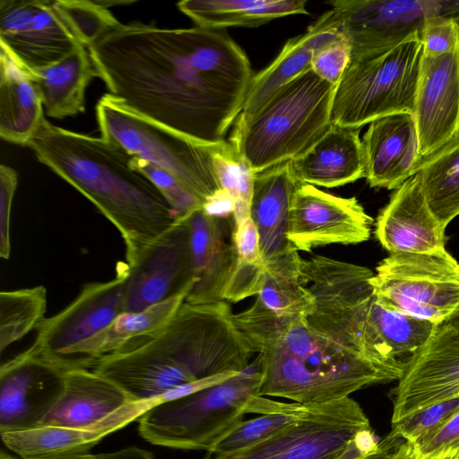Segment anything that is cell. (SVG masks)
<instances>
[{
  "label": "cell",
  "mask_w": 459,
  "mask_h": 459,
  "mask_svg": "<svg viewBox=\"0 0 459 459\" xmlns=\"http://www.w3.org/2000/svg\"><path fill=\"white\" fill-rule=\"evenodd\" d=\"M18 174L4 164L0 165V256L9 259L11 254V213Z\"/></svg>",
  "instance_id": "43"
},
{
  "label": "cell",
  "mask_w": 459,
  "mask_h": 459,
  "mask_svg": "<svg viewBox=\"0 0 459 459\" xmlns=\"http://www.w3.org/2000/svg\"><path fill=\"white\" fill-rule=\"evenodd\" d=\"M459 459V458H458Z\"/></svg>",
  "instance_id": "49"
},
{
  "label": "cell",
  "mask_w": 459,
  "mask_h": 459,
  "mask_svg": "<svg viewBox=\"0 0 459 459\" xmlns=\"http://www.w3.org/2000/svg\"><path fill=\"white\" fill-rule=\"evenodd\" d=\"M213 167L221 188L234 201L235 224L243 222L250 218L254 174L226 140L213 152Z\"/></svg>",
  "instance_id": "37"
},
{
  "label": "cell",
  "mask_w": 459,
  "mask_h": 459,
  "mask_svg": "<svg viewBox=\"0 0 459 459\" xmlns=\"http://www.w3.org/2000/svg\"><path fill=\"white\" fill-rule=\"evenodd\" d=\"M459 451V412L436 430L412 442L401 441L391 459H437Z\"/></svg>",
  "instance_id": "38"
},
{
  "label": "cell",
  "mask_w": 459,
  "mask_h": 459,
  "mask_svg": "<svg viewBox=\"0 0 459 459\" xmlns=\"http://www.w3.org/2000/svg\"><path fill=\"white\" fill-rule=\"evenodd\" d=\"M126 425L117 422L96 429L40 425L0 435L5 447L22 459H78L91 454L105 437Z\"/></svg>",
  "instance_id": "29"
},
{
  "label": "cell",
  "mask_w": 459,
  "mask_h": 459,
  "mask_svg": "<svg viewBox=\"0 0 459 459\" xmlns=\"http://www.w3.org/2000/svg\"><path fill=\"white\" fill-rule=\"evenodd\" d=\"M136 167L158 187L171 206L177 221L203 208V202L176 178L162 169L134 157Z\"/></svg>",
  "instance_id": "40"
},
{
  "label": "cell",
  "mask_w": 459,
  "mask_h": 459,
  "mask_svg": "<svg viewBox=\"0 0 459 459\" xmlns=\"http://www.w3.org/2000/svg\"><path fill=\"white\" fill-rule=\"evenodd\" d=\"M309 406L261 395L253 408V413L260 416L240 421L206 452L204 458L223 459L249 450L297 423Z\"/></svg>",
  "instance_id": "32"
},
{
  "label": "cell",
  "mask_w": 459,
  "mask_h": 459,
  "mask_svg": "<svg viewBox=\"0 0 459 459\" xmlns=\"http://www.w3.org/2000/svg\"><path fill=\"white\" fill-rule=\"evenodd\" d=\"M305 184L336 187L365 178L366 161L359 129L332 126L304 153L291 160Z\"/></svg>",
  "instance_id": "25"
},
{
  "label": "cell",
  "mask_w": 459,
  "mask_h": 459,
  "mask_svg": "<svg viewBox=\"0 0 459 459\" xmlns=\"http://www.w3.org/2000/svg\"><path fill=\"white\" fill-rule=\"evenodd\" d=\"M261 382L256 357L222 382L152 405L138 419V432L154 446L208 452L243 420Z\"/></svg>",
  "instance_id": "6"
},
{
  "label": "cell",
  "mask_w": 459,
  "mask_h": 459,
  "mask_svg": "<svg viewBox=\"0 0 459 459\" xmlns=\"http://www.w3.org/2000/svg\"><path fill=\"white\" fill-rule=\"evenodd\" d=\"M370 283L386 308L436 325L459 316V263L441 248L390 255Z\"/></svg>",
  "instance_id": "9"
},
{
  "label": "cell",
  "mask_w": 459,
  "mask_h": 459,
  "mask_svg": "<svg viewBox=\"0 0 459 459\" xmlns=\"http://www.w3.org/2000/svg\"><path fill=\"white\" fill-rule=\"evenodd\" d=\"M420 38L424 54L447 53L459 43V22L447 18L430 20L420 30Z\"/></svg>",
  "instance_id": "42"
},
{
  "label": "cell",
  "mask_w": 459,
  "mask_h": 459,
  "mask_svg": "<svg viewBox=\"0 0 459 459\" xmlns=\"http://www.w3.org/2000/svg\"><path fill=\"white\" fill-rule=\"evenodd\" d=\"M423 46L420 32L350 60L333 98V125L359 129L398 113L412 114Z\"/></svg>",
  "instance_id": "7"
},
{
  "label": "cell",
  "mask_w": 459,
  "mask_h": 459,
  "mask_svg": "<svg viewBox=\"0 0 459 459\" xmlns=\"http://www.w3.org/2000/svg\"><path fill=\"white\" fill-rule=\"evenodd\" d=\"M40 93L29 72L0 50V137L26 146L44 116Z\"/></svg>",
  "instance_id": "28"
},
{
  "label": "cell",
  "mask_w": 459,
  "mask_h": 459,
  "mask_svg": "<svg viewBox=\"0 0 459 459\" xmlns=\"http://www.w3.org/2000/svg\"><path fill=\"white\" fill-rule=\"evenodd\" d=\"M187 294H178L142 311L121 314L108 327L73 348L63 363L74 368H92L103 358L143 344L166 325Z\"/></svg>",
  "instance_id": "24"
},
{
  "label": "cell",
  "mask_w": 459,
  "mask_h": 459,
  "mask_svg": "<svg viewBox=\"0 0 459 459\" xmlns=\"http://www.w3.org/2000/svg\"><path fill=\"white\" fill-rule=\"evenodd\" d=\"M96 118L102 137L167 171L203 204L222 191L213 167V152L221 143L195 142L133 112L108 93L97 103Z\"/></svg>",
  "instance_id": "8"
},
{
  "label": "cell",
  "mask_w": 459,
  "mask_h": 459,
  "mask_svg": "<svg viewBox=\"0 0 459 459\" xmlns=\"http://www.w3.org/2000/svg\"><path fill=\"white\" fill-rule=\"evenodd\" d=\"M48 0H1L0 48L27 71L63 59L80 43Z\"/></svg>",
  "instance_id": "17"
},
{
  "label": "cell",
  "mask_w": 459,
  "mask_h": 459,
  "mask_svg": "<svg viewBox=\"0 0 459 459\" xmlns=\"http://www.w3.org/2000/svg\"><path fill=\"white\" fill-rule=\"evenodd\" d=\"M187 220L195 282L185 302L204 304L223 300L237 262L233 215L212 216L202 208Z\"/></svg>",
  "instance_id": "21"
},
{
  "label": "cell",
  "mask_w": 459,
  "mask_h": 459,
  "mask_svg": "<svg viewBox=\"0 0 459 459\" xmlns=\"http://www.w3.org/2000/svg\"><path fill=\"white\" fill-rule=\"evenodd\" d=\"M234 241L237 262L224 290L223 300L238 302L259 293L266 268L260 252L257 230L251 218L235 224Z\"/></svg>",
  "instance_id": "35"
},
{
  "label": "cell",
  "mask_w": 459,
  "mask_h": 459,
  "mask_svg": "<svg viewBox=\"0 0 459 459\" xmlns=\"http://www.w3.org/2000/svg\"><path fill=\"white\" fill-rule=\"evenodd\" d=\"M459 412V396L430 405L392 424L390 434L403 441L412 442L430 433Z\"/></svg>",
  "instance_id": "39"
},
{
  "label": "cell",
  "mask_w": 459,
  "mask_h": 459,
  "mask_svg": "<svg viewBox=\"0 0 459 459\" xmlns=\"http://www.w3.org/2000/svg\"><path fill=\"white\" fill-rule=\"evenodd\" d=\"M304 0H184L178 8L196 26L221 30L258 27L273 19L307 14Z\"/></svg>",
  "instance_id": "31"
},
{
  "label": "cell",
  "mask_w": 459,
  "mask_h": 459,
  "mask_svg": "<svg viewBox=\"0 0 459 459\" xmlns=\"http://www.w3.org/2000/svg\"><path fill=\"white\" fill-rule=\"evenodd\" d=\"M47 311V290L39 285L0 292V351L39 328Z\"/></svg>",
  "instance_id": "34"
},
{
  "label": "cell",
  "mask_w": 459,
  "mask_h": 459,
  "mask_svg": "<svg viewBox=\"0 0 459 459\" xmlns=\"http://www.w3.org/2000/svg\"><path fill=\"white\" fill-rule=\"evenodd\" d=\"M412 116L420 160L459 136V43L447 53H423Z\"/></svg>",
  "instance_id": "18"
},
{
  "label": "cell",
  "mask_w": 459,
  "mask_h": 459,
  "mask_svg": "<svg viewBox=\"0 0 459 459\" xmlns=\"http://www.w3.org/2000/svg\"><path fill=\"white\" fill-rule=\"evenodd\" d=\"M351 56V43L343 36L315 55L311 61V70L323 81L337 85Z\"/></svg>",
  "instance_id": "41"
},
{
  "label": "cell",
  "mask_w": 459,
  "mask_h": 459,
  "mask_svg": "<svg viewBox=\"0 0 459 459\" xmlns=\"http://www.w3.org/2000/svg\"><path fill=\"white\" fill-rule=\"evenodd\" d=\"M0 459H22L12 453L2 450ZM78 459H155L152 452L135 446H126L116 451L91 453Z\"/></svg>",
  "instance_id": "44"
},
{
  "label": "cell",
  "mask_w": 459,
  "mask_h": 459,
  "mask_svg": "<svg viewBox=\"0 0 459 459\" xmlns=\"http://www.w3.org/2000/svg\"><path fill=\"white\" fill-rule=\"evenodd\" d=\"M244 340L259 359L262 396L317 405L350 397L372 385L399 380L394 373L313 328L305 316Z\"/></svg>",
  "instance_id": "4"
},
{
  "label": "cell",
  "mask_w": 459,
  "mask_h": 459,
  "mask_svg": "<svg viewBox=\"0 0 459 459\" xmlns=\"http://www.w3.org/2000/svg\"><path fill=\"white\" fill-rule=\"evenodd\" d=\"M417 173L430 210L446 229L459 215V136L422 159Z\"/></svg>",
  "instance_id": "33"
},
{
  "label": "cell",
  "mask_w": 459,
  "mask_h": 459,
  "mask_svg": "<svg viewBox=\"0 0 459 459\" xmlns=\"http://www.w3.org/2000/svg\"><path fill=\"white\" fill-rule=\"evenodd\" d=\"M459 458V451H456L451 455H449L446 459H458Z\"/></svg>",
  "instance_id": "48"
},
{
  "label": "cell",
  "mask_w": 459,
  "mask_h": 459,
  "mask_svg": "<svg viewBox=\"0 0 459 459\" xmlns=\"http://www.w3.org/2000/svg\"><path fill=\"white\" fill-rule=\"evenodd\" d=\"M377 446L364 411L347 397L310 405L294 425L249 450L223 459H360Z\"/></svg>",
  "instance_id": "10"
},
{
  "label": "cell",
  "mask_w": 459,
  "mask_h": 459,
  "mask_svg": "<svg viewBox=\"0 0 459 459\" xmlns=\"http://www.w3.org/2000/svg\"><path fill=\"white\" fill-rule=\"evenodd\" d=\"M125 279L126 312L142 311L189 292L195 282L187 218L178 221L130 263L117 264Z\"/></svg>",
  "instance_id": "12"
},
{
  "label": "cell",
  "mask_w": 459,
  "mask_h": 459,
  "mask_svg": "<svg viewBox=\"0 0 459 459\" xmlns=\"http://www.w3.org/2000/svg\"><path fill=\"white\" fill-rule=\"evenodd\" d=\"M365 178L372 187L397 189L418 172L419 140L412 114L377 119L362 138Z\"/></svg>",
  "instance_id": "23"
},
{
  "label": "cell",
  "mask_w": 459,
  "mask_h": 459,
  "mask_svg": "<svg viewBox=\"0 0 459 459\" xmlns=\"http://www.w3.org/2000/svg\"><path fill=\"white\" fill-rule=\"evenodd\" d=\"M125 279L117 264L116 277L112 280L85 284L67 307L44 319L34 342L26 351L65 365L62 360L73 348L108 327L126 312Z\"/></svg>",
  "instance_id": "13"
},
{
  "label": "cell",
  "mask_w": 459,
  "mask_h": 459,
  "mask_svg": "<svg viewBox=\"0 0 459 459\" xmlns=\"http://www.w3.org/2000/svg\"><path fill=\"white\" fill-rule=\"evenodd\" d=\"M392 424L430 405L459 396V329L436 326L391 392Z\"/></svg>",
  "instance_id": "15"
},
{
  "label": "cell",
  "mask_w": 459,
  "mask_h": 459,
  "mask_svg": "<svg viewBox=\"0 0 459 459\" xmlns=\"http://www.w3.org/2000/svg\"><path fill=\"white\" fill-rule=\"evenodd\" d=\"M302 262L303 259L297 264L267 268L255 303L234 314L233 319L241 323H268L309 316L316 303L312 293L300 281Z\"/></svg>",
  "instance_id": "30"
},
{
  "label": "cell",
  "mask_w": 459,
  "mask_h": 459,
  "mask_svg": "<svg viewBox=\"0 0 459 459\" xmlns=\"http://www.w3.org/2000/svg\"><path fill=\"white\" fill-rule=\"evenodd\" d=\"M69 368L26 350L0 367V434L40 426L59 400Z\"/></svg>",
  "instance_id": "14"
},
{
  "label": "cell",
  "mask_w": 459,
  "mask_h": 459,
  "mask_svg": "<svg viewBox=\"0 0 459 459\" xmlns=\"http://www.w3.org/2000/svg\"><path fill=\"white\" fill-rule=\"evenodd\" d=\"M343 36L340 30L316 21L306 33L290 39L277 57L253 76L238 117L254 115L280 87L310 70L315 55Z\"/></svg>",
  "instance_id": "26"
},
{
  "label": "cell",
  "mask_w": 459,
  "mask_h": 459,
  "mask_svg": "<svg viewBox=\"0 0 459 459\" xmlns=\"http://www.w3.org/2000/svg\"><path fill=\"white\" fill-rule=\"evenodd\" d=\"M445 230L430 210L418 173L394 190L377 218L375 236L390 255L445 247Z\"/></svg>",
  "instance_id": "22"
},
{
  "label": "cell",
  "mask_w": 459,
  "mask_h": 459,
  "mask_svg": "<svg viewBox=\"0 0 459 459\" xmlns=\"http://www.w3.org/2000/svg\"><path fill=\"white\" fill-rule=\"evenodd\" d=\"M28 72L39 89L45 113L57 119L84 111L86 89L97 77L90 51L82 44L56 63Z\"/></svg>",
  "instance_id": "27"
},
{
  "label": "cell",
  "mask_w": 459,
  "mask_h": 459,
  "mask_svg": "<svg viewBox=\"0 0 459 459\" xmlns=\"http://www.w3.org/2000/svg\"><path fill=\"white\" fill-rule=\"evenodd\" d=\"M235 204L233 199L225 191L207 200L203 210L209 215L216 217H229L233 215Z\"/></svg>",
  "instance_id": "45"
},
{
  "label": "cell",
  "mask_w": 459,
  "mask_h": 459,
  "mask_svg": "<svg viewBox=\"0 0 459 459\" xmlns=\"http://www.w3.org/2000/svg\"><path fill=\"white\" fill-rule=\"evenodd\" d=\"M318 20L340 30L358 58L420 32L430 20L459 22V0H333Z\"/></svg>",
  "instance_id": "11"
},
{
  "label": "cell",
  "mask_w": 459,
  "mask_h": 459,
  "mask_svg": "<svg viewBox=\"0 0 459 459\" xmlns=\"http://www.w3.org/2000/svg\"><path fill=\"white\" fill-rule=\"evenodd\" d=\"M155 403L135 401L126 390L91 368L67 372L64 391L41 425L96 429L129 424Z\"/></svg>",
  "instance_id": "19"
},
{
  "label": "cell",
  "mask_w": 459,
  "mask_h": 459,
  "mask_svg": "<svg viewBox=\"0 0 459 459\" xmlns=\"http://www.w3.org/2000/svg\"><path fill=\"white\" fill-rule=\"evenodd\" d=\"M26 146L117 229L126 263L176 223L167 199L136 167L134 156L117 143L64 129L44 117Z\"/></svg>",
  "instance_id": "3"
},
{
  "label": "cell",
  "mask_w": 459,
  "mask_h": 459,
  "mask_svg": "<svg viewBox=\"0 0 459 459\" xmlns=\"http://www.w3.org/2000/svg\"><path fill=\"white\" fill-rule=\"evenodd\" d=\"M52 6L76 40L86 48L121 24L100 0H56Z\"/></svg>",
  "instance_id": "36"
},
{
  "label": "cell",
  "mask_w": 459,
  "mask_h": 459,
  "mask_svg": "<svg viewBox=\"0 0 459 459\" xmlns=\"http://www.w3.org/2000/svg\"><path fill=\"white\" fill-rule=\"evenodd\" d=\"M373 219L355 197H339L302 183L290 211L287 238L297 251L367 241Z\"/></svg>",
  "instance_id": "16"
},
{
  "label": "cell",
  "mask_w": 459,
  "mask_h": 459,
  "mask_svg": "<svg viewBox=\"0 0 459 459\" xmlns=\"http://www.w3.org/2000/svg\"><path fill=\"white\" fill-rule=\"evenodd\" d=\"M402 440L393 437L390 433L378 442L376 450L360 459H391V455L396 446Z\"/></svg>",
  "instance_id": "46"
},
{
  "label": "cell",
  "mask_w": 459,
  "mask_h": 459,
  "mask_svg": "<svg viewBox=\"0 0 459 459\" xmlns=\"http://www.w3.org/2000/svg\"><path fill=\"white\" fill-rule=\"evenodd\" d=\"M302 183L291 160L253 175L250 218L257 230L265 268L301 258L288 240L287 233L291 202Z\"/></svg>",
  "instance_id": "20"
},
{
  "label": "cell",
  "mask_w": 459,
  "mask_h": 459,
  "mask_svg": "<svg viewBox=\"0 0 459 459\" xmlns=\"http://www.w3.org/2000/svg\"><path fill=\"white\" fill-rule=\"evenodd\" d=\"M447 323L451 324L452 325L459 329V316Z\"/></svg>",
  "instance_id": "47"
},
{
  "label": "cell",
  "mask_w": 459,
  "mask_h": 459,
  "mask_svg": "<svg viewBox=\"0 0 459 459\" xmlns=\"http://www.w3.org/2000/svg\"><path fill=\"white\" fill-rule=\"evenodd\" d=\"M87 48L108 94L206 145L225 141L254 76L245 52L221 30L121 23Z\"/></svg>",
  "instance_id": "1"
},
{
  "label": "cell",
  "mask_w": 459,
  "mask_h": 459,
  "mask_svg": "<svg viewBox=\"0 0 459 459\" xmlns=\"http://www.w3.org/2000/svg\"><path fill=\"white\" fill-rule=\"evenodd\" d=\"M226 300L184 302L143 344L98 360L92 370L135 401L156 403L204 387L201 380L240 372L254 354L238 330Z\"/></svg>",
  "instance_id": "2"
},
{
  "label": "cell",
  "mask_w": 459,
  "mask_h": 459,
  "mask_svg": "<svg viewBox=\"0 0 459 459\" xmlns=\"http://www.w3.org/2000/svg\"><path fill=\"white\" fill-rule=\"evenodd\" d=\"M335 87L311 69L298 75L254 115L238 117L229 142L253 174L294 160L332 126Z\"/></svg>",
  "instance_id": "5"
}]
</instances>
